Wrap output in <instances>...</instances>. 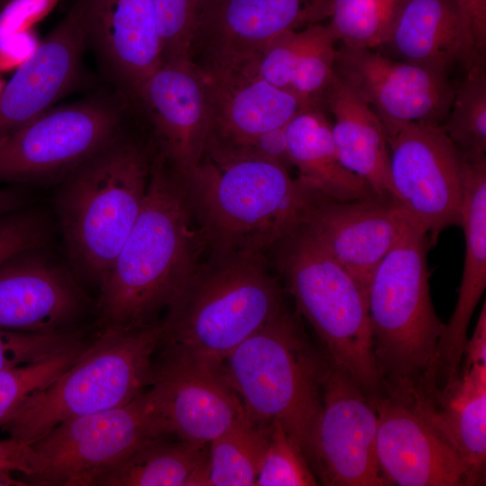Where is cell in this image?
<instances>
[{"mask_svg": "<svg viewBox=\"0 0 486 486\" xmlns=\"http://www.w3.org/2000/svg\"><path fill=\"white\" fill-rule=\"evenodd\" d=\"M204 252L186 178L157 153L142 208L99 285L101 326L158 321Z\"/></svg>", "mask_w": 486, "mask_h": 486, "instance_id": "1", "label": "cell"}, {"mask_svg": "<svg viewBox=\"0 0 486 486\" xmlns=\"http://www.w3.org/2000/svg\"><path fill=\"white\" fill-rule=\"evenodd\" d=\"M427 232L407 218L372 277L368 313L383 394L402 400L436 398L437 347L445 325L435 312Z\"/></svg>", "mask_w": 486, "mask_h": 486, "instance_id": "2", "label": "cell"}, {"mask_svg": "<svg viewBox=\"0 0 486 486\" xmlns=\"http://www.w3.org/2000/svg\"><path fill=\"white\" fill-rule=\"evenodd\" d=\"M268 265L264 253H209L166 308L158 347L220 367L286 308Z\"/></svg>", "mask_w": 486, "mask_h": 486, "instance_id": "3", "label": "cell"}, {"mask_svg": "<svg viewBox=\"0 0 486 486\" xmlns=\"http://www.w3.org/2000/svg\"><path fill=\"white\" fill-rule=\"evenodd\" d=\"M157 148L124 128L65 177L57 210L70 259L100 285L142 208Z\"/></svg>", "mask_w": 486, "mask_h": 486, "instance_id": "4", "label": "cell"}, {"mask_svg": "<svg viewBox=\"0 0 486 486\" xmlns=\"http://www.w3.org/2000/svg\"><path fill=\"white\" fill-rule=\"evenodd\" d=\"M185 178L209 253L266 254L302 222L314 194L285 166L264 159L218 166L204 156Z\"/></svg>", "mask_w": 486, "mask_h": 486, "instance_id": "5", "label": "cell"}, {"mask_svg": "<svg viewBox=\"0 0 486 486\" xmlns=\"http://www.w3.org/2000/svg\"><path fill=\"white\" fill-rule=\"evenodd\" d=\"M331 363L309 340L286 308L241 342L221 372L247 415L261 423L278 420L296 441L310 466Z\"/></svg>", "mask_w": 486, "mask_h": 486, "instance_id": "6", "label": "cell"}, {"mask_svg": "<svg viewBox=\"0 0 486 486\" xmlns=\"http://www.w3.org/2000/svg\"><path fill=\"white\" fill-rule=\"evenodd\" d=\"M161 320L102 327L80 357L44 389L28 397L0 427L29 444L58 424L129 403L151 384Z\"/></svg>", "mask_w": 486, "mask_h": 486, "instance_id": "7", "label": "cell"}, {"mask_svg": "<svg viewBox=\"0 0 486 486\" xmlns=\"http://www.w3.org/2000/svg\"><path fill=\"white\" fill-rule=\"evenodd\" d=\"M267 252L331 364L347 372L370 397L383 394L367 297L353 276L302 223Z\"/></svg>", "mask_w": 486, "mask_h": 486, "instance_id": "8", "label": "cell"}, {"mask_svg": "<svg viewBox=\"0 0 486 486\" xmlns=\"http://www.w3.org/2000/svg\"><path fill=\"white\" fill-rule=\"evenodd\" d=\"M166 434L172 435L148 388L125 405L65 420L27 444L25 482L95 486L139 446Z\"/></svg>", "mask_w": 486, "mask_h": 486, "instance_id": "9", "label": "cell"}, {"mask_svg": "<svg viewBox=\"0 0 486 486\" xmlns=\"http://www.w3.org/2000/svg\"><path fill=\"white\" fill-rule=\"evenodd\" d=\"M132 110V103L116 92L51 107L0 139V183L66 176L112 140Z\"/></svg>", "mask_w": 486, "mask_h": 486, "instance_id": "10", "label": "cell"}, {"mask_svg": "<svg viewBox=\"0 0 486 486\" xmlns=\"http://www.w3.org/2000/svg\"><path fill=\"white\" fill-rule=\"evenodd\" d=\"M331 0H202L188 58L212 75L248 68L278 35L328 19Z\"/></svg>", "mask_w": 486, "mask_h": 486, "instance_id": "11", "label": "cell"}, {"mask_svg": "<svg viewBox=\"0 0 486 486\" xmlns=\"http://www.w3.org/2000/svg\"><path fill=\"white\" fill-rule=\"evenodd\" d=\"M389 145L392 200L432 247L445 229L460 226L465 159L436 123H410Z\"/></svg>", "mask_w": 486, "mask_h": 486, "instance_id": "12", "label": "cell"}, {"mask_svg": "<svg viewBox=\"0 0 486 486\" xmlns=\"http://www.w3.org/2000/svg\"><path fill=\"white\" fill-rule=\"evenodd\" d=\"M378 415L372 397L331 364L323 387L310 467L323 485H388L376 452Z\"/></svg>", "mask_w": 486, "mask_h": 486, "instance_id": "13", "label": "cell"}, {"mask_svg": "<svg viewBox=\"0 0 486 486\" xmlns=\"http://www.w3.org/2000/svg\"><path fill=\"white\" fill-rule=\"evenodd\" d=\"M334 71L377 114L389 144L410 123L443 124L454 96L447 75L372 50L342 45Z\"/></svg>", "mask_w": 486, "mask_h": 486, "instance_id": "14", "label": "cell"}, {"mask_svg": "<svg viewBox=\"0 0 486 486\" xmlns=\"http://www.w3.org/2000/svg\"><path fill=\"white\" fill-rule=\"evenodd\" d=\"M132 103L142 115L158 154L187 177L205 155L209 113L206 79L189 59L163 63Z\"/></svg>", "mask_w": 486, "mask_h": 486, "instance_id": "15", "label": "cell"}, {"mask_svg": "<svg viewBox=\"0 0 486 486\" xmlns=\"http://www.w3.org/2000/svg\"><path fill=\"white\" fill-rule=\"evenodd\" d=\"M158 350L148 391L172 435L209 444L248 416L220 367Z\"/></svg>", "mask_w": 486, "mask_h": 486, "instance_id": "16", "label": "cell"}, {"mask_svg": "<svg viewBox=\"0 0 486 486\" xmlns=\"http://www.w3.org/2000/svg\"><path fill=\"white\" fill-rule=\"evenodd\" d=\"M209 123L205 155L218 166L245 159L263 133L305 110L291 94L242 70L205 76Z\"/></svg>", "mask_w": 486, "mask_h": 486, "instance_id": "17", "label": "cell"}, {"mask_svg": "<svg viewBox=\"0 0 486 486\" xmlns=\"http://www.w3.org/2000/svg\"><path fill=\"white\" fill-rule=\"evenodd\" d=\"M73 5L104 77L132 102L162 65L152 0H76Z\"/></svg>", "mask_w": 486, "mask_h": 486, "instance_id": "18", "label": "cell"}, {"mask_svg": "<svg viewBox=\"0 0 486 486\" xmlns=\"http://www.w3.org/2000/svg\"><path fill=\"white\" fill-rule=\"evenodd\" d=\"M407 218L393 200L374 196L342 202L314 192L302 224L367 297L374 273Z\"/></svg>", "mask_w": 486, "mask_h": 486, "instance_id": "19", "label": "cell"}, {"mask_svg": "<svg viewBox=\"0 0 486 486\" xmlns=\"http://www.w3.org/2000/svg\"><path fill=\"white\" fill-rule=\"evenodd\" d=\"M372 399L377 458L388 485L469 486L463 459L412 403L385 394Z\"/></svg>", "mask_w": 486, "mask_h": 486, "instance_id": "20", "label": "cell"}, {"mask_svg": "<svg viewBox=\"0 0 486 486\" xmlns=\"http://www.w3.org/2000/svg\"><path fill=\"white\" fill-rule=\"evenodd\" d=\"M86 47V31L73 5L5 83L0 95V139L53 107L76 87Z\"/></svg>", "mask_w": 486, "mask_h": 486, "instance_id": "21", "label": "cell"}, {"mask_svg": "<svg viewBox=\"0 0 486 486\" xmlns=\"http://www.w3.org/2000/svg\"><path fill=\"white\" fill-rule=\"evenodd\" d=\"M39 249L0 264V328L30 333L76 330L71 327L86 300L60 266L40 257Z\"/></svg>", "mask_w": 486, "mask_h": 486, "instance_id": "22", "label": "cell"}, {"mask_svg": "<svg viewBox=\"0 0 486 486\" xmlns=\"http://www.w3.org/2000/svg\"><path fill=\"white\" fill-rule=\"evenodd\" d=\"M465 159L460 226L465 256L454 313L438 343L436 383L442 393L456 384L472 313L486 287V157Z\"/></svg>", "mask_w": 486, "mask_h": 486, "instance_id": "23", "label": "cell"}, {"mask_svg": "<svg viewBox=\"0 0 486 486\" xmlns=\"http://www.w3.org/2000/svg\"><path fill=\"white\" fill-rule=\"evenodd\" d=\"M336 42L327 24L286 32L244 70L292 94L304 109L324 108V94L335 76Z\"/></svg>", "mask_w": 486, "mask_h": 486, "instance_id": "24", "label": "cell"}, {"mask_svg": "<svg viewBox=\"0 0 486 486\" xmlns=\"http://www.w3.org/2000/svg\"><path fill=\"white\" fill-rule=\"evenodd\" d=\"M401 60L448 76L456 65L477 58L454 0H404L384 44Z\"/></svg>", "mask_w": 486, "mask_h": 486, "instance_id": "25", "label": "cell"}, {"mask_svg": "<svg viewBox=\"0 0 486 486\" xmlns=\"http://www.w3.org/2000/svg\"><path fill=\"white\" fill-rule=\"evenodd\" d=\"M323 106L334 117L332 136L343 166L364 180L375 196L392 200L390 145L377 114L336 74Z\"/></svg>", "mask_w": 486, "mask_h": 486, "instance_id": "26", "label": "cell"}, {"mask_svg": "<svg viewBox=\"0 0 486 486\" xmlns=\"http://www.w3.org/2000/svg\"><path fill=\"white\" fill-rule=\"evenodd\" d=\"M325 108L301 111L285 126L287 149L297 179L327 198L349 202L375 196L368 184L341 163Z\"/></svg>", "mask_w": 486, "mask_h": 486, "instance_id": "27", "label": "cell"}, {"mask_svg": "<svg viewBox=\"0 0 486 486\" xmlns=\"http://www.w3.org/2000/svg\"><path fill=\"white\" fill-rule=\"evenodd\" d=\"M463 360L458 382L446 397L433 406L412 404L463 459L471 486L485 478L486 363Z\"/></svg>", "mask_w": 486, "mask_h": 486, "instance_id": "28", "label": "cell"}, {"mask_svg": "<svg viewBox=\"0 0 486 486\" xmlns=\"http://www.w3.org/2000/svg\"><path fill=\"white\" fill-rule=\"evenodd\" d=\"M209 444L154 437L103 475L97 486H209Z\"/></svg>", "mask_w": 486, "mask_h": 486, "instance_id": "29", "label": "cell"}, {"mask_svg": "<svg viewBox=\"0 0 486 486\" xmlns=\"http://www.w3.org/2000/svg\"><path fill=\"white\" fill-rule=\"evenodd\" d=\"M271 424L248 416L209 443V486L256 485Z\"/></svg>", "mask_w": 486, "mask_h": 486, "instance_id": "30", "label": "cell"}, {"mask_svg": "<svg viewBox=\"0 0 486 486\" xmlns=\"http://www.w3.org/2000/svg\"><path fill=\"white\" fill-rule=\"evenodd\" d=\"M466 74L454 86L448 114L442 128L459 153L467 159L485 157L486 70L485 59L465 68Z\"/></svg>", "mask_w": 486, "mask_h": 486, "instance_id": "31", "label": "cell"}, {"mask_svg": "<svg viewBox=\"0 0 486 486\" xmlns=\"http://www.w3.org/2000/svg\"><path fill=\"white\" fill-rule=\"evenodd\" d=\"M404 0H331L327 24L337 41L372 50L388 41Z\"/></svg>", "mask_w": 486, "mask_h": 486, "instance_id": "32", "label": "cell"}, {"mask_svg": "<svg viewBox=\"0 0 486 486\" xmlns=\"http://www.w3.org/2000/svg\"><path fill=\"white\" fill-rule=\"evenodd\" d=\"M90 341L83 339L43 360L0 371V422L28 397L50 385L71 366Z\"/></svg>", "mask_w": 486, "mask_h": 486, "instance_id": "33", "label": "cell"}, {"mask_svg": "<svg viewBox=\"0 0 486 486\" xmlns=\"http://www.w3.org/2000/svg\"><path fill=\"white\" fill-rule=\"evenodd\" d=\"M317 484V477L299 445L278 420L273 421L256 485L314 486Z\"/></svg>", "mask_w": 486, "mask_h": 486, "instance_id": "34", "label": "cell"}, {"mask_svg": "<svg viewBox=\"0 0 486 486\" xmlns=\"http://www.w3.org/2000/svg\"><path fill=\"white\" fill-rule=\"evenodd\" d=\"M202 0H152L160 36L162 64L188 58Z\"/></svg>", "mask_w": 486, "mask_h": 486, "instance_id": "35", "label": "cell"}, {"mask_svg": "<svg viewBox=\"0 0 486 486\" xmlns=\"http://www.w3.org/2000/svg\"><path fill=\"white\" fill-rule=\"evenodd\" d=\"M82 340L76 329L30 333L0 328V371L43 360Z\"/></svg>", "mask_w": 486, "mask_h": 486, "instance_id": "36", "label": "cell"}, {"mask_svg": "<svg viewBox=\"0 0 486 486\" xmlns=\"http://www.w3.org/2000/svg\"><path fill=\"white\" fill-rule=\"evenodd\" d=\"M50 236L44 217L27 207L0 216V264L21 252L40 249Z\"/></svg>", "mask_w": 486, "mask_h": 486, "instance_id": "37", "label": "cell"}, {"mask_svg": "<svg viewBox=\"0 0 486 486\" xmlns=\"http://www.w3.org/2000/svg\"><path fill=\"white\" fill-rule=\"evenodd\" d=\"M59 0H11L0 12V38L29 30L47 16Z\"/></svg>", "mask_w": 486, "mask_h": 486, "instance_id": "38", "label": "cell"}, {"mask_svg": "<svg viewBox=\"0 0 486 486\" xmlns=\"http://www.w3.org/2000/svg\"><path fill=\"white\" fill-rule=\"evenodd\" d=\"M469 45L477 58H485L486 0H454Z\"/></svg>", "mask_w": 486, "mask_h": 486, "instance_id": "39", "label": "cell"}, {"mask_svg": "<svg viewBox=\"0 0 486 486\" xmlns=\"http://www.w3.org/2000/svg\"><path fill=\"white\" fill-rule=\"evenodd\" d=\"M40 44L32 29L0 38V73L15 71L32 58Z\"/></svg>", "mask_w": 486, "mask_h": 486, "instance_id": "40", "label": "cell"}, {"mask_svg": "<svg viewBox=\"0 0 486 486\" xmlns=\"http://www.w3.org/2000/svg\"><path fill=\"white\" fill-rule=\"evenodd\" d=\"M285 126L260 135L253 142L245 159L256 158L274 161L289 170L292 164L288 155Z\"/></svg>", "mask_w": 486, "mask_h": 486, "instance_id": "41", "label": "cell"}, {"mask_svg": "<svg viewBox=\"0 0 486 486\" xmlns=\"http://www.w3.org/2000/svg\"><path fill=\"white\" fill-rule=\"evenodd\" d=\"M27 444L9 438L0 441V470L18 472L26 476L29 472Z\"/></svg>", "mask_w": 486, "mask_h": 486, "instance_id": "42", "label": "cell"}, {"mask_svg": "<svg viewBox=\"0 0 486 486\" xmlns=\"http://www.w3.org/2000/svg\"><path fill=\"white\" fill-rule=\"evenodd\" d=\"M29 202V196L21 189L0 188V216L24 208Z\"/></svg>", "mask_w": 486, "mask_h": 486, "instance_id": "43", "label": "cell"}, {"mask_svg": "<svg viewBox=\"0 0 486 486\" xmlns=\"http://www.w3.org/2000/svg\"><path fill=\"white\" fill-rule=\"evenodd\" d=\"M12 471L0 470V486L27 485L24 481L16 480L12 476Z\"/></svg>", "mask_w": 486, "mask_h": 486, "instance_id": "44", "label": "cell"}, {"mask_svg": "<svg viewBox=\"0 0 486 486\" xmlns=\"http://www.w3.org/2000/svg\"><path fill=\"white\" fill-rule=\"evenodd\" d=\"M5 83L4 82V80L2 79L1 76H0V95H1V93L4 89V86Z\"/></svg>", "mask_w": 486, "mask_h": 486, "instance_id": "45", "label": "cell"}]
</instances>
